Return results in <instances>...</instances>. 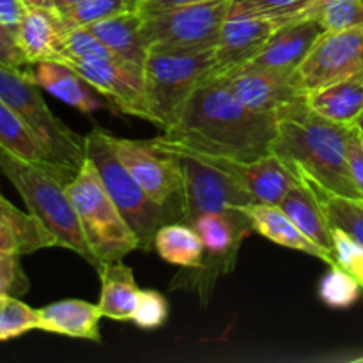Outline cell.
Masks as SVG:
<instances>
[{"label":"cell","mask_w":363,"mask_h":363,"mask_svg":"<svg viewBox=\"0 0 363 363\" xmlns=\"http://www.w3.org/2000/svg\"><path fill=\"white\" fill-rule=\"evenodd\" d=\"M277 128L275 113L248 108L220 78H206L188 99L176 126L162 135L208 155L254 162L272 152Z\"/></svg>","instance_id":"1"},{"label":"cell","mask_w":363,"mask_h":363,"mask_svg":"<svg viewBox=\"0 0 363 363\" xmlns=\"http://www.w3.org/2000/svg\"><path fill=\"white\" fill-rule=\"evenodd\" d=\"M279 128L272 152L294 170L300 179L335 195L363 199L350 167L353 126L332 123L305 101L277 113Z\"/></svg>","instance_id":"2"},{"label":"cell","mask_w":363,"mask_h":363,"mask_svg":"<svg viewBox=\"0 0 363 363\" xmlns=\"http://www.w3.org/2000/svg\"><path fill=\"white\" fill-rule=\"evenodd\" d=\"M0 170L11 181L27 211L34 215L57 241V247L67 248L80 255L89 264L98 268L99 262L92 254L85 238L74 206L67 194V184L74 174L55 163H34L11 155L0 145Z\"/></svg>","instance_id":"3"},{"label":"cell","mask_w":363,"mask_h":363,"mask_svg":"<svg viewBox=\"0 0 363 363\" xmlns=\"http://www.w3.org/2000/svg\"><path fill=\"white\" fill-rule=\"evenodd\" d=\"M67 194L99 264L123 261L128 254L140 248L137 236L121 215L89 158L84 160L69 181Z\"/></svg>","instance_id":"4"},{"label":"cell","mask_w":363,"mask_h":363,"mask_svg":"<svg viewBox=\"0 0 363 363\" xmlns=\"http://www.w3.org/2000/svg\"><path fill=\"white\" fill-rule=\"evenodd\" d=\"M110 135L112 133L101 128H94L84 135L85 158L94 163L106 191L137 236L140 245L138 250L151 252L155 248L156 233L162 225L170 223V220L165 209L149 197L130 170L121 163Z\"/></svg>","instance_id":"5"},{"label":"cell","mask_w":363,"mask_h":363,"mask_svg":"<svg viewBox=\"0 0 363 363\" xmlns=\"http://www.w3.org/2000/svg\"><path fill=\"white\" fill-rule=\"evenodd\" d=\"M41 91L27 67L18 69L0 62V99L32 128L48 149L53 163L78 172L85 160L84 137L74 133L48 108Z\"/></svg>","instance_id":"6"},{"label":"cell","mask_w":363,"mask_h":363,"mask_svg":"<svg viewBox=\"0 0 363 363\" xmlns=\"http://www.w3.org/2000/svg\"><path fill=\"white\" fill-rule=\"evenodd\" d=\"M230 0H209L142 14L140 34L149 53H201L213 50L229 16Z\"/></svg>","instance_id":"7"},{"label":"cell","mask_w":363,"mask_h":363,"mask_svg":"<svg viewBox=\"0 0 363 363\" xmlns=\"http://www.w3.org/2000/svg\"><path fill=\"white\" fill-rule=\"evenodd\" d=\"M213 50L201 53H149L144 82L152 124L162 131L176 126L195 89L208 78Z\"/></svg>","instance_id":"8"},{"label":"cell","mask_w":363,"mask_h":363,"mask_svg":"<svg viewBox=\"0 0 363 363\" xmlns=\"http://www.w3.org/2000/svg\"><path fill=\"white\" fill-rule=\"evenodd\" d=\"M116 155L170 222H184L186 197L179 155L158 138L135 140L110 135Z\"/></svg>","instance_id":"9"},{"label":"cell","mask_w":363,"mask_h":363,"mask_svg":"<svg viewBox=\"0 0 363 363\" xmlns=\"http://www.w3.org/2000/svg\"><path fill=\"white\" fill-rule=\"evenodd\" d=\"M156 138L179 155L184 177V197H186L183 223L190 225L204 213L238 211L255 202V199L238 181L213 167L211 163L204 162L191 149L176 144L163 135Z\"/></svg>","instance_id":"10"},{"label":"cell","mask_w":363,"mask_h":363,"mask_svg":"<svg viewBox=\"0 0 363 363\" xmlns=\"http://www.w3.org/2000/svg\"><path fill=\"white\" fill-rule=\"evenodd\" d=\"M204 245V259L199 268L191 269L194 286L201 294L213 289L220 275L233 272L245 238L255 233L250 218L243 209L223 213H204L190 223Z\"/></svg>","instance_id":"11"},{"label":"cell","mask_w":363,"mask_h":363,"mask_svg":"<svg viewBox=\"0 0 363 363\" xmlns=\"http://www.w3.org/2000/svg\"><path fill=\"white\" fill-rule=\"evenodd\" d=\"M294 77L305 94L335 82L363 77V25L323 32Z\"/></svg>","instance_id":"12"},{"label":"cell","mask_w":363,"mask_h":363,"mask_svg":"<svg viewBox=\"0 0 363 363\" xmlns=\"http://www.w3.org/2000/svg\"><path fill=\"white\" fill-rule=\"evenodd\" d=\"M66 64H69L87 84H91L98 94L105 96L117 110L152 123L145 96L144 66L128 62L119 57L91 62L66 60Z\"/></svg>","instance_id":"13"},{"label":"cell","mask_w":363,"mask_h":363,"mask_svg":"<svg viewBox=\"0 0 363 363\" xmlns=\"http://www.w3.org/2000/svg\"><path fill=\"white\" fill-rule=\"evenodd\" d=\"M216 78L230 89L236 99L255 112L277 116L287 106L307 99L294 74L269 67L247 64Z\"/></svg>","instance_id":"14"},{"label":"cell","mask_w":363,"mask_h":363,"mask_svg":"<svg viewBox=\"0 0 363 363\" xmlns=\"http://www.w3.org/2000/svg\"><path fill=\"white\" fill-rule=\"evenodd\" d=\"M284 23L287 21L280 18H227L220 28L216 46L213 48V66L208 78L223 77L250 64Z\"/></svg>","instance_id":"15"},{"label":"cell","mask_w":363,"mask_h":363,"mask_svg":"<svg viewBox=\"0 0 363 363\" xmlns=\"http://www.w3.org/2000/svg\"><path fill=\"white\" fill-rule=\"evenodd\" d=\"M191 151L201 156L204 162L211 163L222 172L229 174L255 199V202L279 206L284 201V197L289 194L291 188L296 186L301 181L294 174V170L273 152L254 160V162H240V160L208 155V152L197 151V149H191Z\"/></svg>","instance_id":"16"},{"label":"cell","mask_w":363,"mask_h":363,"mask_svg":"<svg viewBox=\"0 0 363 363\" xmlns=\"http://www.w3.org/2000/svg\"><path fill=\"white\" fill-rule=\"evenodd\" d=\"M323 32L325 30L315 20L303 18L287 21L269 38L261 53L250 64L294 74Z\"/></svg>","instance_id":"17"},{"label":"cell","mask_w":363,"mask_h":363,"mask_svg":"<svg viewBox=\"0 0 363 363\" xmlns=\"http://www.w3.org/2000/svg\"><path fill=\"white\" fill-rule=\"evenodd\" d=\"M66 25L55 9L27 7L16 30V41L27 64L62 60Z\"/></svg>","instance_id":"18"},{"label":"cell","mask_w":363,"mask_h":363,"mask_svg":"<svg viewBox=\"0 0 363 363\" xmlns=\"http://www.w3.org/2000/svg\"><path fill=\"white\" fill-rule=\"evenodd\" d=\"M27 71L43 91L50 92L78 112L94 113L106 108V103L96 96V89L62 60H43L30 64L27 66Z\"/></svg>","instance_id":"19"},{"label":"cell","mask_w":363,"mask_h":363,"mask_svg":"<svg viewBox=\"0 0 363 363\" xmlns=\"http://www.w3.org/2000/svg\"><path fill=\"white\" fill-rule=\"evenodd\" d=\"M57 247L53 234L28 211H21L0 194V252L28 255Z\"/></svg>","instance_id":"20"},{"label":"cell","mask_w":363,"mask_h":363,"mask_svg":"<svg viewBox=\"0 0 363 363\" xmlns=\"http://www.w3.org/2000/svg\"><path fill=\"white\" fill-rule=\"evenodd\" d=\"M101 318L98 305L85 300H60L38 308V330L66 335L71 339L99 342Z\"/></svg>","instance_id":"21"},{"label":"cell","mask_w":363,"mask_h":363,"mask_svg":"<svg viewBox=\"0 0 363 363\" xmlns=\"http://www.w3.org/2000/svg\"><path fill=\"white\" fill-rule=\"evenodd\" d=\"M243 209L247 216L250 218L254 230L261 234L266 240L273 241V243L280 245V247L291 248V250L303 252V254L318 257L325 261L326 264L332 266V259L330 255L323 250L319 245L308 240L300 227L286 215L280 206L277 204H264V202H254V204L245 206Z\"/></svg>","instance_id":"22"},{"label":"cell","mask_w":363,"mask_h":363,"mask_svg":"<svg viewBox=\"0 0 363 363\" xmlns=\"http://www.w3.org/2000/svg\"><path fill=\"white\" fill-rule=\"evenodd\" d=\"M280 208L286 215L300 227L301 233L323 248L333 261V229L325 215L321 202H319L315 191L307 183L300 181L296 186L289 190V194L280 202Z\"/></svg>","instance_id":"23"},{"label":"cell","mask_w":363,"mask_h":363,"mask_svg":"<svg viewBox=\"0 0 363 363\" xmlns=\"http://www.w3.org/2000/svg\"><path fill=\"white\" fill-rule=\"evenodd\" d=\"M98 272L101 279L98 307L103 318L112 321H131L140 289L137 287L130 266L123 264V261L103 262L98 266Z\"/></svg>","instance_id":"24"},{"label":"cell","mask_w":363,"mask_h":363,"mask_svg":"<svg viewBox=\"0 0 363 363\" xmlns=\"http://www.w3.org/2000/svg\"><path fill=\"white\" fill-rule=\"evenodd\" d=\"M307 103L325 119L353 126L363 113V77L347 78L308 92Z\"/></svg>","instance_id":"25"},{"label":"cell","mask_w":363,"mask_h":363,"mask_svg":"<svg viewBox=\"0 0 363 363\" xmlns=\"http://www.w3.org/2000/svg\"><path fill=\"white\" fill-rule=\"evenodd\" d=\"M142 20L144 16L137 9H131L108 20L87 25V28L96 38L101 39L117 57L144 66L149 52L140 34Z\"/></svg>","instance_id":"26"},{"label":"cell","mask_w":363,"mask_h":363,"mask_svg":"<svg viewBox=\"0 0 363 363\" xmlns=\"http://www.w3.org/2000/svg\"><path fill=\"white\" fill-rule=\"evenodd\" d=\"M155 250L165 262L184 269H195L204 259V245L195 229L183 222H170L160 227L155 238Z\"/></svg>","instance_id":"27"},{"label":"cell","mask_w":363,"mask_h":363,"mask_svg":"<svg viewBox=\"0 0 363 363\" xmlns=\"http://www.w3.org/2000/svg\"><path fill=\"white\" fill-rule=\"evenodd\" d=\"M0 145L11 155L27 162L53 163L48 149L39 140L38 135L2 99H0Z\"/></svg>","instance_id":"28"},{"label":"cell","mask_w":363,"mask_h":363,"mask_svg":"<svg viewBox=\"0 0 363 363\" xmlns=\"http://www.w3.org/2000/svg\"><path fill=\"white\" fill-rule=\"evenodd\" d=\"M303 183H307L315 191L332 229L344 230L363 247V199L342 197V195L323 190L308 181H303Z\"/></svg>","instance_id":"29"},{"label":"cell","mask_w":363,"mask_h":363,"mask_svg":"<svg viewBox=\"0 0 363 363\" xmlns=\"http://www.w3.org/2000/svg\"><path fill=\"white\" fill-rule=\"evenodd\" d=\"M307 20H315L325 32L347 30L363 25V0H312L305 11Z\"/></svg>","instance_id":"30"},{"label":"cell","mask_w":363,"mask_h":363,"mask_svg":"<svg viewBox=\"0 0 363 363\" xmlns=\"http://www.w3.org/2000/svg\"><path fill=\"white\" fill-rule=\"evenodd\" d=\"M312 0H230L229 16L280 18L284 21L303 20Z\"/></svg>","instance_id":"31"},{"label":"cell","mask_w":363,"mask_h":363,"mask_svg":"<svg viewBox=\"0 0 363 363\" xmlns=\"http://www.w3.org/2000/svg\"><path fill=\"white\" fill-rule=\"evenodd\" d=\"M131 9H137V0H84L60 13V18L66 28H77L108 20Z\"/></svg>","instance_id":"32"},{"label":"cell","mask_w":363,"mask_h":363,"mask_svg":"<svg viewBox=\"0 0 363 363\" xmlns=\"http://www.w3.org/2000/svg\"><path fill=\"white\" fill-rule=\"evenodd\" d=\"M117 59L116 53L101 41L96 38L87 27L67 28L62 41V60H106ZM121 59V57H119Z\"/></svg>","instance_id":"33"},{"label":"cell","mask_w":363,"mask_h":363,"mask_svg":"<svg viewBox=\"0 0 363 363\" xmlns=\"http://www.w3.org/2000/svg\"><path fill=\"white\" fill-rule=\"evenodd\" d=\"M363 293L360 284L339 266H330L319 282V298L332 308H347Z\"/></svg>","instance_id":"34"},{"label":"cell","mask_w":363,"mask_h":363,"mask_svg":"<svg viewBox=\"0 0 363 363\" xmlns=\"http://www.w3.org/2000/svg\"><path fill=\"white\" fill-rule=\"evenodd\" d=\"M38 330V311L16 296H0V340Z\"/></svg>","instance_id":"35"},{"label":"cell","mask_w":363,"mask_h":363,"mask_svg":"<svg viewBox=\"0 0 363 363\" xmlns=\"http://www.w3.org/2000/svg\"><path fill=\"white\" fill-rule=\"evenodd\" d=\"M333 261L350 273L363 291V247L340 229H333Z\"/></svg>","instance_id":"36"},{"label":"cell","mask_w":363,"mask_h":363,"mask_svg":"<svg viewBox=\"0 0 363 363\" xmlns=\"http://www.w3.org/2000/svg\"><path fill=\"white\" fill-rule=\"evenodd\" d=\"M167 318H169V303L165 298L158 291L140 289L131 321L144 330H155L165 325Z\"/></svg>","instance_id":"37"},{"label":"cell","mask_w":363,"mask_h":363,"mask_svg":"<svg viewBox=\"0 0 363 363\" xmlns=\"http://www.w3.org/2000/svg\"><path fill=\"white\" fill-rule=\"evenodd\" d=\"M28 291V279L20 264V255L0 252V296L20 298Z\"/></svg>","instance_id":"38"},{"label":"cell","mask_w":363,"mask_h":363,"mask_svg":"<svg viewBox=\"0 0 363 363\" xmlns=\"http://www.w3.org/2000/svg\"><path fill=\"white\" fill-rule=\"evenodd\" d=\"M0 62L11 67H18V69H23L28 66L23 52L18 46L16 34L11 28H7L2 21H0Z\"/></svg>","instance_id":"39"},{"label":"cell","mask_w":363,"mask_h":363,"mask_svg":"<svg viewBox=\"0 0 363 363\" xmlns=\"http://www.w3.org/2000/svg\"><path fill=\"white\" fill-rule=\"evenodd\" d=\"M350 167H351V176H353L354 184L363 195V145L360 142V133L353 128V133L350 137Z\"/></svg>","instance_id":"40"},{"label":"cell","mask_w":363,"mask_h":363,"mask_svg":"<svg viewBox=\"0 0 363 363\" xmlns=\"http://www.w3.org/2000/svg\"><path fill=\"white\" fill-rule=\"evenodd\" d=\"M25 11H27V6L23 4V0H0V21L14 34H16Z\"/></svg>","instance_id":"41"},{"label":"cell","mask_w":363,"mask_h":363,"mask_svg":"<svg viewBox=\"0 0 363 363\" xmlns=\"http://www.w3.org/2000/svg\"><path fill=\"white\" fill-rule=\"evenodd\" d=\"M209 2V0H137V11L140 14H151L156 11L170 9V7L191 6V4Z\"/></svg>","instance_id":"42"},{"label":"cell","mask_w":363,"mask_h":363,"mask_svg":"<svg viewBox=\"0 0 363 363\" xmlns=\"http://www.w3.org/2000/svg\"><path fill=\"white\" fill-rule=\"evenodd\" d=\"M84 2V0H53V6H55V11L57 13H64V11L71 9V7H74L77 4Z\"/></svg>","instance_id":"43"},{"label":"cell","mask_w":363,"mask_h":363,"mask_svg":"<svg viewBox=\"0 0 363 363\" xmlns=\"http://www.w3.org/2000/svg\"><path fill=\"white\" fill-rule=\"evenodd\" d=\"M27 7H46V9H55L53 0H23Z\"/></svg>","instance_id":"44"},{"label":"cell","mask_w":363,"mask_h":363,"mask_svg":"<svg viewBox=\"0 0 363 363\" xmlns=\"http://www.w3.org/2000/svg\"><path fill=\"white\" fill-rule=\"evenodd\" d=\"M353 128H354V130H357V131H358V133H360V135H362V137H363V113H362V116H360V117H358V119H357V121H354Z\"/></svg>","instance_id":"45"},{"label":"cell","mask_w":363,"mask_h":363,"mask_svg":"<svg viewBox=\"0 0 363 363\" xmlns=\"http://www.w3.org/2000/svg\"><path fill=\"white\" fill-rule=\"evenodd\" d=\"M353 362H357V363H363V354H362V357L354 358V360H353Z\"/></svg>","instance_id":"46"},{"label":"cell","mask_w":363,"mask_h":363,"mask_svg":"<svg viewBox=\"0 0 363 363\" xmlns=\"http://www.w3.org/2000/svg\"><path fill=\"white\" fill-rule=\"evenodd\" d=\"M360 142H362V145H363V137L360 135Z\"/></svg>","instance_id":"47"}]
</instances>
